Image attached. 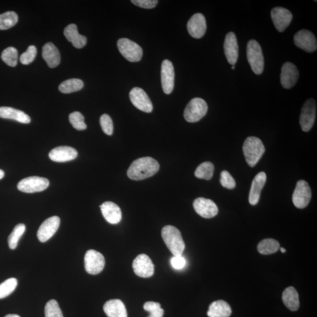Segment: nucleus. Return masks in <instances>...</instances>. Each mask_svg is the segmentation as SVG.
<instances>
[{
  "label": "nucleus",
  "instance_id": "34",
  "mask_svg": "<svg viewBox=\"0 0 317 317\" xmlns=\"http://www.w3.org/2000/svg\"><path fill=\"white\" fill-rule=\"evenodd\" d=\"M26 231V226L20 223L15 226L10 235L8 238V245L11 249H15L18 245L20 238L22 237Z\"/></svg>",
  "mask_w": 317,
  "mask_h": 317
},
{
  "label": "nucleus",
  "instance_id": "15",
  "mask_svg": "<svg viewBox=\"0 0 317 317\" xmlns=\"http://www.w3.org/2000/svg\"><path fill=\"white\" fill-rule=\"evenodd\" d=\"M193 205L196 212L206 219H211L215 217L219 212V209L213 201L203 197H199L195 199Z\"/></svg>",
  "mask_w": 317,
  "mask_h": 317
},
{
  "label": "nucleus",
  "instance_id": "18",
  "mask_svg": "<svg viewBox=\"0 0 317 317\" xmlns=\"http://www.w3.org/2000/svg\"><path fill=\"white\" fill-rule=\"evenodd\" d=\"M161 82L163 92L170 94L174 88L175 71L174 65L170 60H164L162 64Z\"/></svg>",
  "mask_w": 317,
  "mask_h": 317
},
{
  "label": "nucleus",
  "instance_id": "4",
  "mask_svg": "<svg viewBox=\"0 0 317 317\" xmlns=\"http://www.w3.org/2000/svg\"><path fill=\"white\" fill-rule=\"evenodd\" d=\"M247 59L252 71L256 75H260L264 71L265 60L262 47L257 41H249L246 49Z\"/></svg>",
  "mask_w": 317,
  "mask_h": 317
},
{
  "label": "nucleus",
  "instance_id": "24",
  "mask_svg": "<svg viewBox=\"0 0 317 317\" xmlns=\"http://www.w3.org/2000/svg\"><path fill=\"white\" fill-rule=\"evenodd\" d=\"M42 55L49 68H54L60 64L61 56L59 49L52 43L44 45Z\"/></svg>",
  "mask_w": 317,
  "mask_h": 317
},
{
  "label": "nucleus",
  "instance_id": "39",
  "mask_svg": "<svg viewBox=\"0 0 317 317\" xmlns=\"http://www.w3.org/2000/svg\"><path fill=\"white\" fill-rule=\"evenodd\" d=\"M143 308L145 311L149 312L150 315L147 317H163L164 310L159 303L148 302L145 303Z\"/></svg>",
  "mask_w": 317,
  "mask_h": 317
},
{
  "label": "nucleus",
  "instance_id": "2",
  "mask_svg": "<svg viewBox=\"0 0 317 317\" xmlns=\"http://www.w3.org/2000/svg\"><path fill=\"white\" fill-rule=\"evenodd\" d=\"M162 237L174 256H182L185 244L179 229L171 225L164 226L162 230Z\"/></svg>",
  "mask_w": 317,
  "mask_h": 317
},
{
  "label": "nucleus",
  "instance_id": "37",
  "mask_svg": "<svg viewBox=\"0 0 317 317\" xmlns=\"http://www.w3.org/2000/svg\"><path fill=\"white\" fill-rule=\"evenodd\" d=\"M45 317H64L59 303L56 300H51L45 307Z\"/></svg>",
  "mask_w": 317,
  "mask_h": 317
},
{
  "label": "nucleus",
  "instance_id": "9",
  "mask_svg": "<svg viewBox=\"0 0 317 317\" xmlns=\"http://www.w3.org/2000/svg\"><path fill=\"white\" fill-rule=\"evenodd\" d=\"M84 262L86 272L92 275L100 273L105 265L104 256L94 250H89L86 253Z\"/></svg>",
  "mask_w": 317,
  "mask_h": 317
},
{
  "label": "nucleus",
  "instance_id": "8",
  "mask_svg": "<svg viewBox=\"0 0 317 317\" xmlns=\"http://www.w3.org/2000/svg\"><path fill=\"white\" fill-rule=\"evenodd\" d=\"M49 185L47 178L39 176H30L20 181L17 188L20 191L24 193H32L43 192Z\"/></svg>",
  "mask_w": 317,
  "mask_h": 317
},
{
  "label": "nucleus",
  "instance_id": "25",
  "mask_svg": "<svg viewBox=\"0 0 317 317\" xmlns=\"http://www.w3.org/2000/svg\"><path fill=\"white\" fill-rule=\"evenodd\" d=\"M66 39L71 42L73 46L81 49L85 46L87 43L86 37L79 34L76 24H71L66 27L64 31Z\"/></svg>",
  "mask_w": 317,
  "mask_h": 317
},
{
  "label": "nucleus",
  "instance_id": "13",
  "mask_svg": "<svg viewBox=\"0 0 317 317\" xmlns=\"http://www.w3.org/2000/svg\"><path fill=\"white\" fill-rule=\"evenodd\" d=\"M129 98L133 104L140 110L146 113H151L153 110V104L143 89L134 88L130 90Z\"/></svg>",
  "mask_w": 317,
  "mask_h": 317
},
{
  "label": "nucleus",
  "instance_id": "40",
  "mask_svg": "<svg viewBox=\"0 0 317 317\" xmlns=\"http://www.w3.org/2000/svg\"><path fill=\"white\" fill-rule=\"evenodd\" d=\"M36 48L34 45L29 46L27 50L22 53L20 57V62L24 65H28L32 63L36 56Z\"/></svg>",
  "mask_w": 317,
  "mask_h": 317
},
{
  "label": "nucleus",
  "instance_id": "6",
  "mask_svg": "<svg viewBox=\"0 0 317 317\" xmlns=\"http://www.w3.org/2000/svg\"><path fill=\"white\" fill-rule=\"evenodd\" d=\"M117 46L122 56L132 63L139 62L142 59L143 49L134 41L121 39L118 41Z\"/></svg>",
  "mask_w": 317,
  "mask_h": 317
},
{
  "label": "nucleus",
  "instance_id": "3",
  "mask_svg": "<svg viewBox=\"0 0 317 317\" xmlns=\"http://www.w3.org/2000/svg\"><path fill=\"white\" fill-rule=\"evenodd\" d=\"M243 151L246 162L250 167H254L264 155L265 147L260 139L250 137L245 140Z\"/></svg>",
  "mask_w": 317,
  "mask_h": 317
},
{
  "label": "nucleus",
  "instance_id": "29",
  "mask_svg": "<svg viewBox=\"0 0 317 317\" xmlns=\"http://www.w3.org/2000/svg\"><path fill=\"white\" fill-rule=\"evenodd\" d=\"M282 300L285 305L292 311L299 310L300 307L299 295L293 287H289L283 291Z\"/></svg>",
  "mask_w": 317,
  "mask_h": 317
},
{
  "label": "nucleus",
  "instance_id": "45",
  "mask_svg": "<svg viewBox=\"0 0 317 317\" xmlns=\"http://www.w3.org/2000/svg\"><path fill=\"white\" fill-rule=\"evenodd\" d=\"M4 176V172L3 171L0 170V180L2 179Z\"/></svg>",
  "mask_w": 317,
  "mask_h": 317
},
{
  "label": "nucleus",
  "instance_id": "38",
  "mask_svg": "<svg viewBox=\"0 0 317 317\" xmlns=\"http://www.w3.org/2000/svg\"><path fill=\"white\" fill-rule=\"evenodd\" d=\"M69 119L72 126L78 130H83L87 127L84 121L85 118L80 112L71 113L69 115Z\"/></svg>",
  "mask_w": 317,
  "mask_h": 317
},
{
  "label": "nucleus",
  "instance_id": "20",
  "mask_svg": "<svg viewBox=\"0 0 317 317\" xmlns=\"http://www.w3.org/2000/svg\"><path fill=\"white\" fill-rule=\"evenodd\" d=\"M225 54L230 64L235 65L238 57V45L237 37L233 32H230L225 37Z\"/></svg>",
  "mask_w": 317,
  "mask_h": 317
},
{
  "label": "nucleus",
  "instance_id": "27",
  "mask_svg": "<svg viewBox=\"0 0 317 317\" xmlns=\"http://www.w3.org/2000/svg\"><path fill=\"white\" fill-rule=\"evenodd\" d=\"M0 118L12 119L22 123H30L31 118L23 111L11 108V107H0Z\"/></svg>",
  "mask_w": 317,
  "mask_h": 317
},
{
  "label": "nucleus",
  "instance_id": "44",
  "mask_svg": "<svg viewBox=\"0 0 317 317\" xmlns=\"http://www.w3.org/2000/svg\"><path fill=\"white\" fill-rule=\"evenodd\" d=\"M186 260L182 256H174L171 259V265L174 269L180 270L186 265Z\"/></svg>",
  "mask_w": 317,
  "mask_h": 317
},
{
  "label": "nucleus",
  "instance_id": "12",
  "mask_svg": "<svg viewBox=\"0 0 317 317\" xmlns=\"http://www.w3.org/2000/svg\"><path fill=\"white\" fill-rule=\"evenodd\" d=\"M294 43L296 47L304 51L312 53L316 50V39L313 33L307 30L298 31L294 36Z\"/></svg>",
  "mask_w": 317,
  "mask_h": 317
},
{
  "label": "nucleus",
  "instance_id": "30",
  "mask_svg": "<svg viewBox=\"0 0 317 317\" xmlns=\"http://www.w3.org/2000/svg\"><path fill=\"white\" fill-rule=\"evenodd\" d=\"M84 87V82L78 78L66 80L60 85V91L64 94H70L80 90Z\"/></svg>",
  "mask_w": 317,
  "mask_h": 317
},
{
  "label": "nucleus",
  "instance_id": "14",
  "mask_svg": "<svg viewBox=\"0 0 317 317\" xmlns=\"http://www.w3.org/2000/svg\"><path fill=\"white\" fill-rule=\"evenodd\" d=\"M271 16L275 28L279 32L285 31L293 17V14L289 10L281 7L273 8L271 11Z\"/></svg>",
  "mask_w": 317,
  "mask_h": 317
},
{
  "label": "nucleus",
  "instance_id": "23",
  "mask_svg": "<svg viewBox=\"0 0 317 317\" xmlns=\"http://www.w3.org/2000/svg\"><path fill=\"white\" fill-rule=\"evenodd\" d=\"M100 208L103 216L110 224L116 225L121 221V210L117 204L112 201H106Z\"/></svg>",
  "mask_w": 317,
  "mask_h": 317
},
{
  "label": "nucleus",
  "instance_id": "11",
  "mask_svg": "<svg viewBox=\"0 0 317 317\" xmlns=\"http://www.w3.org/2000/svg\"><path fill=\"white\" fill-rule=\"evenodd\" d=\"M135 274L142 278H149L154 274L155 266L151 258L145 254H139L133 264Z\"/></svg>",
  "mask_w": 317,
  "mask_h": 317
},
{
  "label": "nucleus",
  "instance_id": "5",
  "mask_svg": "<svg viewBox=\"0 0 317 317\" xmlns=\"http://www.w3.org/2000/svg\"><path fill=\"white\" fill-rule=\"evenodd\" d=\"M208 106L202 98H195L189 102L184 111V118L188 122L195 123L202 119L207 114Z\"/></svg>",
  "mask_w": 317,
  "mask_h": 317
},
{
  "label": "nucleus",
  "instance_id": "17",
  "mask_svg": "<svg viewBox=\"0 0 317 317\" xmlns=\"http://www.w3.org/2000/svg\"><path fill=\"white\" fill-rule=\"evenodd\" d=\"M299 71L296 66L290 62L283 64L281 75V84L284 88L291 89L297 83Z\"/></svg>",
  "mask_w": 317,
  "mask_h": 317
},
{
  "label": "nucleus",
  "instance_id": "10",
  "mask_svg": "<svg viewBox=\"0 0 317 317\" xmlns=\"http://www.w3.org/2000/svg\"><path fill=\"white\" fill-rule=\"evenodd\" d=\"M311 196L309 184L305 180H299L293 195V202L295 207L299 209L306 208L310 203Z\"/></svg>",
  "mask_w": 317,
  "mask_h": 317
},
{
  "label": "nucleus",
  "instance_id": "1",
  "mask_svg": "<svg viewBox=\"0 0 317 317\" xmlns=\"http://www.w3.org/2000/svg\"><path fill=\"white\" fill-rule=\"evenodd\" d=\"M160 165L157 161L151 157L139 158L130 164L127 175L131 180L138 181L151 178L157 173Z\"/></svg>",
  "mask_w": 317,
  "mask_h": 317
},
{
  "label": "nucleus",
  "instance_id": "21",
  "mask_svg": "<svg viewBox=\"0 0 317 317\" xmlns=\"http://www.w3.org/2000/svg\"><path fill=\"white\" fill-rule=\"evenodd\" d=\"M78 152L70 146H59L51 150L49 157L52 161L56 162H66L71 161L77 158Z\"/></svg>",
  "mask_w": 317,
  "mask_h": 317
},
{
  "label": "nucleus",
  "instance_id": "7",
  "mask_svg": "<svg viewBox=\"0 0 317 317\" xmlns=\"http://www.w3.org/2000/svg\"><path fill=\"white\" fill-rule=\"evenodd\" d=\"M316 102L308 99L302 107L300 117V124L304 132L310 131L313 126L316 117Z\"/></svg>",
  "mask_w": 317,
  "mask_h": 317
},
{
  "label": "nucleus",
  "instance_id": "16",
  "mask_svg": "<svg viewBox=\"0 0 317 317\" xmlns=\"http://www.w3.org/2000/svg\"><path fill=\"white\" fill-rule=\"evenodd\" d=\"M60 225V219L58 216H52L45 220L37 232L39 240L42 243L46 242L54 235Z\"/></svg>",
  "mask_w": 317,
  "mask_h": 317
},
{
  "label": "nucleus",
  "instance_id": "33",
  "mask_svg": "<svg viewBox=\"0 0 317 317\" xmlns=\"http://www.w3.org/2000/svg\"><path fill=\"white\" fill-rule=\"evenodd\" d=\"M18 15L14 11H7L0 14V30H6L17 23Z\"/></svg>",
  "mask_w": 317,
  "mask_h": 317
},
{
  "label": "nucleus",
  "instance_id": "47",
  "mask_svg": "<svg viewBox=\"0 0 317 317\" xmlns=\"http://www.w3.org/2000/svg\"><path fill=\"white\" fill-rule=\"evenodd\" d=\"M281 251L283 253H285L286 252V250L285 248H281Z\"/></svg>",
  "mask_w": 317,
  "mask_h": 317
},
{
  "label": "nucleus",
  "instance_id": "43",
  "mask_svg": "<svg viewBox=\"0 0 317 317\" xmlns=\"http://www.w3.org/2000/svg\"><path fill=\"white\" fill-rule=\"evenodd\" d=\"M131 2L135 6L146 9L154 8L158 3V0H132Z\"/></svg>",
  "mask_w": 317,
  "mask_h": 317
},
{
  "label": "nucleus",
  "instance_id": "26",
  "mask_svg": "<svg viewBox=\"0 0 317 317\" xmlns=\"http://www.w3.org/2000/svg\"><path fill=\"white\" fill-rule=\"evenodd\" d=\"M104 310L108 317H127L125 304L119 299L110 300L106 302Z\"/></svg>",
  "mask_w": 317,
  "mask_h": 317
},
{
  "label": "nucleus",
  "instance_id": "32",
  "mask_svg": "<svg viewBox=\"0 0 317 317\" xmlns=\"http://www.w3.org/2000/svg\"><path fill=\"white\" fill-rule=\"evenodd\" d=\"M215 166L213 164L210 162H205L201 163L196 168L195 175L197 178L205 180H211L213 176Z\"/></svg>",
  "mask_w": 317,
  "mask_h": 317
},
{
  "label": "nucleus",
  "instance_id": "31",
  "mask_svg": "<svg viewBox=\"0 0 317 317\" xmlns=\"http://www.w3.org/2000/svg\"><path fill=\"white\" fill-rule=\"evenodd\" d=\"M279 244L273 238H266L259 243L257 250L262 254L269 255L277 252L279 249Z\"/></svg>",
  "mask_w": 317,
  "mask_h": 317
},
{
  "label": "nucleus",
  "instance_id": "42",
  "mask_svg": "<svg viewBox=\"0 0 317 317\" xmlns=\"http://www.w3.org/2000/svg\"><path fill=\"white\" fill-rule=\"evenodd\" d=\"M220 183L222 187L228 189H233L236 186V181L230 173L226 171L221 172Z\"/></svg>",
  "mask_w": 317,
  "mask_h": 317
},
{
  "label": "nucleus",
  "instance_id": "22",
  "mask_svg": "<svg viewBox=\"0 0 317 317\" xmlns=\"http://www.w3.org/2000/svg\"><path fill=\"white\" fill-rule=\"evenodd\" d=\"M267 176L264 172H261L255 176L251 186L249 201L250 204L256 205L260 199L261 192L266 184Z\"/></svg>",
  "mask_w": 317,
  "mask_h": 317
},
{
  "label": "nucleus",
  "instance_id": "46",
  "mask_svg": "<svg viewBox=\"0 0 317 317\" xmlns=\"http://www.w3.org/2000/svg\"><path fill=\"white\" fill-rule=\"evenodd\" d=\"M4 317H21V316L16 314H8Z\"/></svg>",
  "mask_w": 317,
  "mask_h": 317
},
{
  "label": "nucleus",
  "instance_id": "35",
  "mask_svg": "<svg viewBox=\"0 0 317 317\" xmlns=\"http://www.w3.org/2000/svg\"><path fill=\"white\" fill-rule=\"evenodd\" d=\"M2 59L4 63L10 67H15L18 63L17 49L12 47L4 49L2 53Z\"/></svg>",
  "mask_w": 317,
  "mask_h": 317
},
{
  "label": "nucleus",
  "instance_id": "28",
  "mask_svg": "<svg viewBox=\"0 0 317 317\" xmlns=\"http://www.w3.org/2000/svg\"><path fill=\"white\" fill-rule=\"evenodd\" d=\"M232 314V308L223 300H217L209 306L208 315L209 317H229Z\"/></svg>",
  "mask_w": 317,
  "mask_h": 317
},
{
  "label": "nucleus",
  "instance_id": "19",
  "mask_svg": "<svg viewBox=\"0 0 317 317\" xmlns=\"http://www.w3.org/2000/svg\"><path fill=\"white\" fill-rule=\"evenodd\" d=\"M189 34L193 38L199 39L203 37L207 31V22L204 16L201 13L193 15L187 24Z\"/></svg>",
  "mask_w": 317,
  "mask_h": 317
},
{
  "label": "nucleus",
  "instance_id": "41",
  "mask_svg": "<svg viewBox=\"0 0 317 317\" xmlns=\"http://www.w3.org/2000/svg\"><path fill=\"white\" fill-rule=\"evenodd\" d=\"M100 125L104 133L108 135H112L114 131V124L112 119L108 114L102 115L100 117Z\"/></svg>",
  "mask_w": 317,
  "mask_h": 317
},
{
  "label": "nucleus",
  "instance_id": "36",
  "mask_svg": "<svg viewBox=\"0 0 317 317\" xmlns=\"http://www.w3.org/2000/svg\"><path fill=\"white\" fill-rule=\"evenodd\" d=\"M17 279L10 278L0 285V299L6 298L13 292L17 286Z\"/></svg>",
  "mask_w": 317,
  "mask_h": 317
},
{
  "label": "nucleus",
  "instance_id": "48",
  "mask_svg": "<svg viewBox=\"0 0 317 317\" xmlns=\"http://www.w3.org/2000/svg\"><path fill=\"white\" fill-rule=\"evenodd\" d=\"M232 68V69H235V65H233Z\"/></svg>",
  "mask_w": 317,
  "mask_h": 317
}]
</instances>
